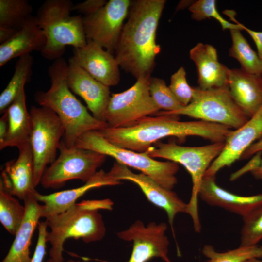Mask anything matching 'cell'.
<instances>
[{
  "mask_svg": "<svg viewBox=\"0 0 262 262\" xmlns=\"http://www.w3.org/2000/svg\"><path fill=\"white\" fill-rule=\"evenodd\" d=\"M166 1L137 0L131 2L115 50L122 69L136 79L151 76L160 51L156 42L159 22Z\"/></svg>",
  "mask_w": 262,
  "mask_h": 262,
  "instance_id": "cell-1",
  "label": "cell"
},
{
  "mask_svg": "<svg viewBox=\"0 0 262 262\" xmlns=\"http://www.w3.org/2000/svg\"><path fill=\"white\" fill-rule=\"evenodd\" d=\"M124 128L107 127L98 131L110 143L138 152H145L160 140L168 136L184 139L197 136L212 143L225 142L231 129L204 121H181L179 116L156 114Z\"/></svg>",
  "mask_w": 262,
  "mask_h": 262,
  "instance_id": "cell-2",
  "label": "cell"
},
{
  "mask_svg": "<svg viewBox=\"0 0 262 262\" xmlns=\"http://www.w3.org/2000/svg\"><path fill=\"white\" fill-rule=\"evenodd\" d=\"M67 69L68 63L63 57L54 60L48 70L50 87L45 92H36L35 100L40 106L57 115L65 129L63 141L71 147L83 133L99 131L108 125L91 115L73 94L67 83Z\"/></svg>",
  "mask_w": 262,
  "mask_h": 262,
  "instance_id": "cell-3",
  "label": "cell"
},
{
  "mask_svg": "<svg viewBox=\"0 0 262 262\" xmlns=\"http://www.w3.org/2000/svg\"><path fill=\"white\" fill-rule=\"evenodd\" d=\"M113 204L108 198L83 200L64 212L46 218L50 229L46 236L50 245V258L55 262H64V245L67 239H82L86 243L101 240L106 228L98 211H111Z\"/></svg>",
  "mask_w": 262,
  "mask_h": 262,
  "instance_id": "cell-4",
  "label": "cell"
},
{
  "mask_svg": "<svg viewBox=\"0 0 262 262\" xmlns=\"http://www.w3.org/2000/svg\"><path fill=\"white\" fill-rule=\"evenodd\" d=\"M74 4L70 0H47L39 8L36 16L46 38L40 51L49 60L62 57L66 46L78 48L85 46L82 16H70Z\"/></svg>",
  "mask_w": 262,
  "mask_h": 262,
  "instance_id": "cell-5",
  "label": "cell"
},
{
  "mask_svg": "<svg viewBox=\"0 0 262 262\" xmlns=\"http://www.w3.org/2000/svg\"><path fill=\"white\" fill-rule=\"evenodd\" d=\"M225 142L212 143L200 147L182 146L174 142H158L145 152L154 158L166 159L183 166L190 174L192 188L189 201L187 203L186 213L191 217L195 231L200 232L198 199L199 188L205 174L213 162L219 155Z\"/></svg>",
  "mask_w": 262,
  "mask_h": 262,
  "instance_id": "cell-6",
  "label": "cell"
},
{
  "mask_svg": "<svg viewBox=\"0 0 262 262\" xmlns=\"http://www.w3.org/2000/svg\"><path fill=\"white\" fill-rule=\"evenodd\" d=\"M74 147L110 156L118 163L139 170L166 189L172 190L177 183L178 164L169 161H159L145 152L118 147L106 139L98 131L83 133L76 140Z\"/></svg>",
  "mask_w": 262,
  "mask_h": 262,
  "instance_id": "cell-7",
  "label": "cell"
},
{
  "mask_svg": "<svg viewBox=\"0 0 262 262\" xmlns=\"http://www.w3.org/2000/svg\"><path fill=\"white\" fill-rule=\"evenodd\" d=\"M157 114L184 115L237 129L248 119L232 99L228 86L202 90L194 87L190 103L173 112Z\"/></svg>",
  "mask_w": 262,
  "mask_h": 262,
  "instance_id": "cell-8",
  "label": "cell"
},
{
  "mask_svg": "<svg viewBox=\"0 0 262 262\" xmlns=\"http://www.w3.org/2000/svg\"><path fill=\"white\" fill-rule=\"evenodd\" d=\"M31 120L30 143L32 150L35 188L40 184L47 166L56 159L65 129L57 115L45 107L33 106L29 111Z\"/></svg>",
  "mask_w": 262,
  "mask_h": 262,
  "instance_id": "cell-9",
  "label": "cell"
},
{
  "mask_svg": "<svg viewBox=\"0 0 262 262\" xmlns=\"http://www.w3.org/2000/svg\"><path fill=\"white\" fill-rule=\"evenodd\" d=\"M55 161L46 169L40 184L44 188H57L71 180H80L84 183L97 171L107 156L75 147H67L63 140Z\"/></svg>",
  "mask_w": 262,
  "mask_h": 262,
  "instance_id": "cell-10",
  "label": "cell"
},
{
  "mask_svg": "<svg viewBox=\"0 0 262 262\" xmlns=\"http://www.w3.org/2000/svg\"><path fill=\"white\" fill-rule=\"evenodd\" d=\"M151 77H139L127 90L111 95L105 115L109 127H130L142 118L155 115L160 111L149 92Z\"/></svg>",
  "mask_w": 262,
  "mask_h": 262,
  "instance_id": "cell-11",
  "label": "cell"
},
{
  "mask_svg": "<svg viewBox=\"0 0 262 262\" xmlns=\"http://www.w3.org/2000/svg\"><path fill=\"white\" fill-rule=\"evenodd\" d=\"M131 4L129 0H110L97 12L82 16L87 40L98 43L113 54Z\"/></svg>",
  "mask_w": 262,
  "mask_h": 262,
  "instance_id": "cell-12",
  "label": "cell"
},
{
  "mask_svg": "<svg viewBox=\"0 0 262 262\" xmlns=\"http://www.w3.org/2000/svg\"><path fill=\"white\" fill-rule=\"evenodd\" d=\"M167 229V225L164 222H151L145 226L138 220L127 229L117 232L119 238L133 242L131 254L127 262H147L155 257L164 262H172L168 256Z\"/></svg>",
  "mask_w": 262,
  "mask_h": 262,
  "instance_id": "cell-13",
  "label": "cell"
},
{
  "mask_svg": "<svg viewBox=\"0 0 262 262\" xmlns=\"http://www.w3.org/2000/svg\"><path fill=\"white\" fill-rule=\"evenodd\" d=\"M110 172L119 180H127L135 183L150 202L165 211L175 237L173 227L174 218L179 213H186L187 203L172 190L163 187L143 173H133L128 167L116 162L114 163Z\"/></svg>",
  "mask_w": 262,
  "mask_h": 262,
  "instance_id": "cell-14",
  "label": "cell"
},
{
  "mask_svg": "<svg viewBox=\"0 0 262 262\" xmlns=\"http://www.w3.org/2000/svg\"><path fill=\"white\" fill-rule=\"evenodd\" d=\"M262 136V105L241 127L231 131L219 155L213 162L204 176H215L223 168L241 158L245 151Z\"/></svg>",
  "mask_w": 262,
  "mask_h": 262,
  "instance_id": "cell-15",
  "label": "cell"
},
{
  "mask_svg": "<svg viewBox=\"0 0 262 262\" xmlns=\"http://www.w3.org/2000/svg\"><path fill=\"white\" fill-rule=\"evenodd\" d=\"M71 58L91 77L109 87L119 82L120 66L115 57L93 41L87 40L85 46L74 48Z\"/></svg>",
  "mask_w": 262,
  "mask_h": 262,
  "instance_id": "cell-16",
  "label": "cell"
},
{
  "mask_svg": "<svg viewBox=\"0 0 262 262\" xmlns=\"http://www.w3.org/2000/svg\"><path fill=\"white\" fill-rule=\"evenodd\" d=\"M67 81L71 91L85 102L93 116L105 121V112L111 93L109 87L95 80L71 58L68 63Z\"/></svg>",
  "mask_w": 262,
  "mask_h": 262,
  "instance_id": "cell-17",
  "label": "cell"
},
{
  "mask_svg": "<svg viewBox=\"0 0 262 262\" xmlns=\"http://www.w3.org/2000/svg\"><path fill=\"white\" fill-rule=\"evenodd\" d=\"M121 181L115 179L110 171H97L88 181L80 187L42 195L35 191L33 196L43 203V217L45 218L67 210L89 190L105 186L119 185Z\"/></svg>",
  "mask_w": 262,
  "mask_h": 262,
  "instance_id": "cell-18",
  "label": "cell"
},
{
  "mask_svg": "<svg viewBox=\"0 0 262 262\" xmlns=\"http://www.w3.org/2000/svg\"><path fill=\"white\" fill-rule=\"evenodd\" d=\"M18 149V157L5 163L0 181L8 192L24 201L36 191L33 159L30 142Z\"/></svg>",
  "mask_w": 262,
  "mask_h": 262,
  "instance_id": "cell-19",
  "label": "cell"
},
{
  "mask_svg": "<svg viewBox=\"0 0 262 262\" xmlns=\"http://www.w3.org/2000/svg\"><path fill=\"white\" fill-rule=\"evenodd\" d=\"M199 197L207 204L224 209L243 217L262 205V193L243 196L220 187L215 176H204L199 190Z\"/></svg>",
  "mask_w": 262,
  "mask_h": 262,
  "instance_id": "cell-20",
  "label": "cell"
},
{
  "mask_svg": "<svg viewBox=\"0 0 262 262\" xmlns=\"http://www.w3.org/2000/svg\"><path fill=\"white\" fill-rule=\"evenodd\" d=\"M228 88L238 107L249 119L262 105V75L229 69Z\"/></svg>",
  "mask_w": 262,
  "mask_h": 262,
  "instance_id": "cell-21",
  "label": "cell"
},
{
  "mask_svg": "<svg viewBox=\"0 0 262 262\" xmlns=\"http://www.w3.org/2000/svg\"><path fill=\"white\" fill-rule=\"evenodd\" d=\"M198 71V87L202 90L228 86L229 68L220 63L216 49L198 43L189 52Z\"/></svg>",
  "mask_w": 262,
  "mask_h": 262,
  "instance_id": "cell-22",
  "label": "cell"
},
{
  "mask_svg": "<svg viewBox=\"0 0 262 262\" xmlns=\"http://www.w3.org/2000/svg\"><path fill=\"white\" fill-rule=\"evenodd\" d=\"M46 43V36L36 16H31L13 37L0 44V66L14 58L29 54L33 51H41Z\"/></svg>",
  "mask_w": 262,
  "mask_h": 262,
  "instance_id": "cell-23",
  "label": "cell"
},
{
  "mask_svg": "<svg viewBox=\"0 0 262 262\" xmlns=\"http://www.w3.org/2000/svg\"><path fill=\"white\" fill-rule=\"evenodd\" d=\"M25 215L5 257L1 262H31L30 246L34 230L43 217L42 205L32 195L24 200Z\"/></svg>",
  "mask_w": 262,
  "mask_h": 262,
  "instance_id": "cell-24",
  "label": "cell"
},
{
  "mask_svg": "<svg viewBox=\"0 0 262 262\" xmlns=\"http://www.w3.org/2000/svg\"><path fill=\"white\" fill-rule=\"evenodd\" d=\"M25 86L6 110L8 118V131L3 143L0 145L2 150L9 147L18 149L30 142L31 120L26 102Z\"/></svg>",
  "mask_w": 262,
  "mask_h": 262,
  "instance_id": "cell-25",
  "label": "cell"
},
{
  "mask_svg": "<svg viewBox=\"0 0 262 262\" xmlns=\"http://www.w3.org/2000/svg\"><path fill=\"white\" fill-rule=\"evenodd\" d=\"M33 64V58L30 54L18 58L13 75L0 95V113H3L8 109L20 90L31 80Z\"/></svg>",
  "mask_w": 262,
  "mask_h": 262,
  "instance_id": "cell-26",
  "label": "cell"
},
{
  "mask_svg": "<svg viewBox=\"0 0 262 262\" xmlns=\"http://www.w3.org/2000/svg\"><path fill=\"white\" fill-rule=\"evenodd\" d=\"M232 45L229 52V56L236 59L244 71L255 74H262V60L250 47L241 33V30H229Z\"/></svg>",
  "mask_w": 262,
  "mask_h": 262,
  "instance_id": "cell-27",
  "label": "cell"
},
{
  "mask_svg": "<svg viewBox=\"0 0 262 262\" xmlns=\"http://www.w3.org/2000/svg\"><path fill=\"white\" fill-rule=\"evenodd\" d=\"M26 209L8 192L0 181V222L11 234L15 235L21 225Z\"/></svg>",
  "mask_w": 262,
  "mask_h": 262,
  "instance_id": "cell-28",
  "label": "cell"
},
{
  "mask_svg": "<svg viewBox=\"0 0 262 262\" xmlns=\"http://www.w3.org/2000/svg\"><path fill=\"white\" fill-rule=\"evenodd\" d=\"M33 10L27 0H0V28L19 31L32 16Z\"/></svg>",
  "mask_w": 262,
  "mask_h": 262,
  "instance_id": "cell-29",
  "label": "cell"
},
{
  "mask_svg": "<svg viewBox=\"0 0 262 262\" xmlns=\"http://www.w3.org/2000/svg\"><path fill=\"white\" fill-rule=\"evenodd\" d=\"M202 252L208 259L209 262H245L252 258H262V246H240L233 250L219 252L212 245H205Z\"/></svg>",
  "mask_w": 262,
  "mask_h": 262,
  "instance_id": "cell-30",
  "label": "cell"
},
{
  "mask_svg": "<svg viewBox=\"0 0 262 262\" xmlns=\"http://www.w3.org/2000/svg\"><path fill=\"white\" fill-rule=\"evenodd\" d=\"M243 220L240 246L258 245L262 239V205L243 217Z\"/></svg>",
  "mask_w": 262,
  "mask_h": 262,
  "instance_id": "cell-31",
  "label": "cell"
},
{
  "mask_svg": "<svg viewBox=\"0 0 262 262\" xmlns=\"http://www.w3.org/2000/svg\"><path fill=\"white\" fill-rule=\"evenodd\" d=\"M149 89L152 99L160 110L173 112L184 106L177 99L162 79L151 77Z\"/></svg>",
  "mask_w": 262,
  "mask_h": 262,
  "instance_id": "cell-32",
  "label": "cell"
},
{
  "mask_svg": "<svg viewBox=\"0 0 262 262\" xmlns=\"http://www.w3.org/2000/svg\"><path fill=\"white\" fill-rule=\"evenodd\" d=\"M189 10L192 13V18L196 21L212 17L217 20L223 30H243L239 24L230 23L220 15L217 10L215 0H198L189 7Z\"/></svg>",
  "mask_w": 262,
  "mask_h": 262,
  "instance_id": "cell-33",
  "label": "cell"
},
{
  "mask_svg": "<svg viewBox=\"0 0 262 262\" xmlns=\"http://www.w3.org/2000/svg\"><path fill=\"white\" fill-rule=\"evenodd\" d=\"M186 76L184 67H180L171 76L169 86L177 99L184 106L190 103L194 93V87L189 85Z\"/></svg>",
  "mask_w": 262,
  "mask_h": 262,
  "instance_id": "cell-34",
  "label": "cell"
},
{
  "mask_svg": "<svg viewBox=\"0 0 262 262\" xmlns=\"http://www.w3.org/2000/svg\"><path fill=\"white\" fill-rule=\"evenodd\" d=\"M47 228L48 225L46 220L39 223L38 239L31 262H44L46 253Z\"/></svg>",
  "mask_w": 262,
  "mask_h": 262,
  "instance_id": "cell-35",
  "label": "cell"
},
{
  "mask_svg": "<svg viewBox=\"0 0 262 262\" xmlns=\"http://www.w3.org/2000/svg\"><path fill=\"white\" fill-rule=\"evenodd\" d=\"M107 3L105 0H87L85 1L74 5L73 11L88 16L95 13L103 7Z\"/></svg>",
  "mask_w": 262,
  "mask_h": 262,
  "instance_id": "cell-36",
  "label": "cell"
},
{
  "mask_svg": "<svg viewBox=\"0 0 262 262\" xmlns=\"http://www.w3.org/2000/svg\"><path fill=\"white\" fill-rule=\"evenodd\" d=\"M262 152H259L254 154L250 161L244 166L230 175L229 180L234 181L248 172H251L260 164Z\"/></svg>",
  "mask_w": 262,
  "mask_h": 262,
  "instance_id": "cell-37",
  "label": "cell"
},
{
  "mask_svg": "<svg viewBox=\"0 0 262 262\" xmlns=\"http://www.w3.org/2000/svg\"><path fill=\"white\" fill-rule=\"evenodd\" d=\"M228 16L232 21L238 23L242 30L246 31L251 36L256 46L258 55L262 60V32L254 31L246 27L236 20L233 14H230Z\"/></svg>",
  "mask_w": 262,
  "mask_h": 262,
  "instance_id": "cell-38",
  "label": "cell"
},
{
  "mask_svg": "<svg viewBox=\"0 0 262 262\" xmlns=\"http://www.w3.org/2000/svg\"><path fill=\"white\" fill-rule=\"evenodd\" d=\"M0 119V145H2L7 136L8 131V114L6 110Z\"/></svg>",
  "mask_w": 262,
  "mask_h": 262,
  "instance_id": "cell-39",
  "label": "cell"
},
{
  "mask_svg": "<svg viewBox=\"0 0 262 262\" xmlns=\"http://www.w3.org/2000/svg\"><path fill=\"white\" fill-rule=\"evenodd\" d=\"M259 152H262V138L250 145L243 153L241 158L247 159Z\"/></svg>",
  "mask_w": 262,
  "mask_h": 262,
  "instance_id": "cell-40",
  "label": "cell"
},
{
  "mask_svg": "<svg viewBox=\"0 0 262 262\" xmlns=\"http://www.w3.org/2000/svg\"><path fill=\"white\" fill-rule=\"evenodd\" d=\"M17 32L11 29L0 28V44L3 43L10 39Z\"/></svg>",
  "mask_w": 262,
  "mask_h": 262,
  "instance_id": "cell-41",
  "label": "cell"
},
{
  "mask_svg": "<svg viewBox=\"0 0 262 262\" xmlns=\"http://www.w3.org/2000/svg\"><path fill=\"white\" fill-rule=\"evenodd\" d=\"M251 173L255 178L262 179V156L260 165Z\"/></svg>",
  "mask_w": 262,
  "mask_h": 262,
  "instance_id": "cell-42",
  "label": "cell"
},
{
  "mask_svg": "<svg viewBox=\"0 0 262 262\" xmlns=\"http://www.w3.org/2000/svg\"><path fill=\"white\" fill-rule=\"evenodd\" d=\"M189 1H182L178 5V9H180L188 5L189 6H190L192 3L190 4Z\"/></svg>",
  "mask_w": 262,
  "mask_h": 262,
  "instance_id": "cell-43",
  "label": "cell"
},
{
  "mask_svg": "<svg viewBox=\"0 0 262 262\" xmlns=\"http://www.w3.org/2000/svg\"><path fill=\"white\" fill-rule=\"evenodd\" d=\"M44 262H55L53 261L51 259L49 258L46 261H44ZM66 262H88L81 261L80 260H74L70 259V260H67ZM102 262H113L102 261Z\"/></svg>",
  "mask_w": 262,
  "mask_h": 262,
  "instance_id": "cell-44",
  "label": "cell"
},
{
  "mask_svg": "<svg viewBox=\"0 0 262 262\" xmlns=\"http://www.w3.org/2000/svg\"><path fill=\"white\" fill-rule=\"evenodd\" d=\"M245 262H262V261L258 258H252L247 260Z\"/></svg>",
  "mask_w": 262,
  "mask_h": 262,
  "instance_id": "cell-45",
  "label": "cell"
},
{
  "mask_svg": "<svg viewBox=\"0 0 262 262\" xmlns=\"http://www.w3.org/2000/svg\"></svg>",
  "mask_w": 262,
  "mask_h": 262,
  "instance_id": "cell-46",
  "label": "cell"
}]
</instances>
